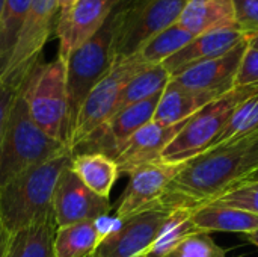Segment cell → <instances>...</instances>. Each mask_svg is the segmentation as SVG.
I'll list each match as a JSON object with an SVG mask.
<instances>
[{"mask_svg": "<svg viewBox=\"0 0 258 257\" xmlns=\"http://www.w3.org/2000/svg\"><path fill=\"white\" fill-rule=\"evenodd\" d=\"M258 179V132L212 147L187 161L163 198L172 206H201Z\"/></svg>", "mask_w": 258, "mask_h": 257, "instance_id": "1", "label": "cell"}, {"mask_svg": "<svg viewBox=\"0 0 258 257\" xmlns=\"http://www.w3.org/2000/svg\"><path fill=\"white\" fill-rule=\"evenodd\" d=\"M73 151L36 164L0 188V223L12 235L53 212V197Z\"/></svg>", "mask_w": 258, "mask_h": 257, "instance_id": "2", "label": "cell"}, {"mask_svg": "<svg viewBox=\"0 0 258 257\" xmlns=\"http://www.w3.org/2000/svg\"><path fill=\"white\" fill-rule=\"evenodd\" d=\"M70 150L67 144L45 135L33 123L21 86L0 139V188L27 168Z\"/></svg>", "mask_w": 258, "mask_h": 257, "instance_id": "3", "label": "cell"}, {"mask_svg": "<svg viewBox=\"0 0 258 257\" xmlns=\"http://www.w3.org/2000/svg\"><path fill=\"white\" fill-rule=\"evenodd\" d=\"M125 3L127 0H119L100 30L76 48L67 59V92L71 130L85 98L115 64V41Z\"/></svg>", "mask_w": 258, "mask_h": 257, "instance_id": "4", "label": "cell"}, {"mask_svg": "<svg viewBox=\"0 0 258 257\" xmlns=\"http://www.w3.org/2000/svg\"><path fill=\"white\" fill-rule=\"evenodd\" d=\"M23 95L33 123L48 136L70 147L71 114L67 92V62L60 58L39 64L26 83Z\"/></svg>", "mask_w": 258, "mask_h": 257, "instance_id": "5", "label": "cell"}, {"mask_svg": "<svg viewBox=\"0 0 258 257\" xmlns=\"http://www.w3.org/2000/svg\"><path fill=\"white\" fill-rule=\"evenodd\" d=\"M255 92H258V85L236 86L195 112L163 150L160 161L168 164H186L209 150L236 108Z\"/></svg>", "mask_w": 258, "mask_h": 257, "instance_id": "6", "label": "cell"}, {"mask_svg": "<svg viewBox=\"0 0 258 257\" xmlns=\"http://www.w3.org/2000/svg\"><path fill=\"white\" fill-rule=\"evenodd\" d=\"M57 0H32L11 55L0 71V80L21 88L41 64V53L53 32Z\"/></svg>", "mask_w": 258, "mask_h": 257, "instance_id": "7", "label": "cell"}, {"mask_svg": "<svg viewBox=\"0 0 258 257\" xmlns=\"http://www.w3.org/2000/svg\"><path fill=\"white\" fill-rule=\"evenodd\" d=\"M189 0H127L115 41V62L136 55L153 36L178 23Z\"/></svg>", "mask_w": 258, "mask_h": 257, "instance_id": "8", "label": "cell"}, {"mask_svg": "<svg viewBox=\"0 0 258 257\" xmlns=\"http://www.w3.org/2000/svg\"><path fill=\"white\" fill-rule=\"evenodd\" d=\"M147 67L151 65H147L138 55L113 64L112 70L92 88L85 98L73 124L70 148H74L83 142L116 112L124 86Z\"/></svg>", "mask_w": 258, "mask_h": 257, "instance_id": "9", "label": "cell"}, {"mask_svg": "<svg viewBox=\"0 0 258 257\" xmlns=\"http://www.w3.org/2000/svg\"><path fill=\"white\" fill-rule=\"evenodd\" d=\"M174 208L163 201L121 221L89 257H144Z\"/></svg>", "mask_w": 258, "mask_h": 257, "instance_id": "10", "label": "cell"}, {"mask_svg": "<svg viewBox=\"0 0 258 257\" xmlns=\"http://www.w3.org/2000/svg\"><path fill=\"white\" fill-rule=\"evenodd\" d=\"M183 165L156 161L128 174V183L115 208V217L124 221L163 203L169 185Z\"/></svg>", "mask_w": 258, "mask_h": 257, "instance_id": "11", "label": "cell"}, {"mask_svg": "<svg viewBox=\"0 0 258 257\" xmlns=\"http://www.w3.org/2000/svg\"><path fill=\"white\" fill-rule=\"evenodd\" d=\"M110 200L103 198L85 186L71 171L70 165L62 171L53 197V214L57 227L94 221L109 215Z\"/></svg>", "mask_w": 258, "mask_h": 257, "instance_id": "12", "label": "cell"}, {"mask_svg": "<svg viewBox=\"0 0 258 257\" xmlns=\"http://www.w3.org/2000/svg\"><path fill=\"white\" fill-rule=\"evenodd\" d=\"M119 0H77L70 12L57 20L59 55L67 62L68 56L85 44L107 20Z\"/></svg>", "mask_w": 258, "mask_h": 257, "instance_id": "13", "label": "cell"}, {"mask_svg": "<svg viewBox=\"0 0 258 257\" xmlns=\"http://www.w3.org/2000/svg\"><path fill=\"white\" fill-rule=\"evenodd\" d=\"M248 47L246 38L225 55L192 65L171 79L190 89L225 94L234 88V79Z\"/></svg>", "mask_w": 258, "mask_h": 257, "instance_id": "14", "label": "cell"}, {"mask_svg": "<svg viewBox=\"0 0 258 257\" xmlns=\"http://www.w3.org/2000/svg\"><path fill=\"white\" fill-rule=\"evenodd\" d=\"M186 121L174 124V126H163V124H157L151 121L145 124L144 127H141L122 145L118 156L115 158L119 174L128 176L135 170L147 164L160 161L163 150L184 127Z\"/></svg>", "mask_w": 258, "mask_h": 257, "instance_id": "15", "label": "cell"}, {"mask_svg": "<svg viewBox=\"0 0 258 257\" xmlns=\"http://www.w3.org/2000/svg\"><path fill=\"white\" fill-rule=\"evenodd\" d=\"M245 39L246 33L239 27H227L206 32L195 36L189 44H186L181 50L168 58L162 65L166 68L171 77H174L192 65L225 55Z\"/></svg>", "mask_w": 258, "mask_h": 257, "instance_id": "16", "label": "cell"}, {"mask_svg": "<svg viewBox=\"0 0 258 257\" xmlns=\"http://www.w3.org/2000/svg\"><path fill=\"white\" fill-rule=\"evenodd\" d=\"M221 95L222 94L212 91L190 89L181 86L180 83L171 79L160 94L153 121L163 126H174L183 123Z\"/></svg>", "mask_w": 258, "mask_h": 257, "instance_id": "17", "label": "cell"}, {"mask_svg": "<svg viewBox=\"0 0 258 257\" xmlns=\"http://www.w3.org/2000/svg\"><path fill=\"white\" fill-rule=\"evenodd\" d=\"M192 223L203 233H242L248 235L258 230V215L213 203L195 206Z\"/></svg>", "mask_w": 258, "mask_h": 257, "instance_id": "18", "label": "cell"}, {"mask_svg": "<svg viewBox=\"0 0 258 257\" xmlns=\"http://www.w3.org/2000/svg\"><path fill=\"white\" fill-rule=\"evenodd\" d=\"M178 24L195 36L227 27H237L231 0H189Z\"/></svg>", "mask_w": 258, "mask_h": 257, "instance_id": "19", "label": "cell"}, {"mask_svg": "<svg viewBox=\"0 0 258 257\" xmlns=\"http://www.w3.org/2000/svg\"><path fill=\"white\" fill-rule=\"evenodd\" d=\"M57 224L54 214H48L36 223L8 236L5 257H54L53 241Z\"/></svg>", "mask_w": 258, "mask_h": 257, "instance_id": "20", "label": "cell"}, {"mask_svg": "<svg viewBox=\"0 0 258 257\" xmlns=\"http://www.w3.org/2000/svg\"><path fill=\"white\" fill-rule=\"evenodd\" d=\"M70 168L85 186L103 198H109L110 191L119 177L115 159L100 153L73 155Z\"/></svg>", "mask_w": 258, "mask_h": 257, "instance_id": "21", "label": "cell"}, {"mask_svg": "<svg viewBox=\"0 0 258 257\" xmlns=\"http://www.w3.org/2000/svg\"><path fill=\"white\" fill-rule=\"evenodd\" d=\"M101 241L95 220L57 227L53 241V254L54 257H89Z\"/></svg>", "mask_w": 258, "mask_h": 257, "instance_id": "22", "label": "cell"}, {"mask_svg": "<svg viewBox=\"0 0 258 257\" xmlns=\"http://www.w3.org/2000/svg\"><path fill=\"white\" fill-rule=\"evenodd\" d=\"M192 209L194 208L183 204L175 206L144 257H166L187 236L198 233L190 218Z\"/></svg>", "mask_w": 258, "mask_h": 257, "instance_id": "23", "label": "cell"}, {"mask_svg": "<svg viewBox=\"0 0 258 257\" xmlns=\"http://www.w3.org/2000/svg\"><path fill=\"white\" fill-rule=\"evenodd\" d=\"M169 80H171V74L166 71V68L162 64L147 67L145 70L138 73L133 79H130V82L124 86L116 106V112L135 103L144 101L156 94H160L165 89V86L169 83Z\"/></svg>", "mask_w": 258, "mask_h": 257, "instance_id": "24", "label": "cell"}, {"mask_svg": "<svg viewBox=\"0 0 258 257\" xmlns=\"http://www.w3.org/2000/svg\"><path fill=\"white\" fill-rule=\"evenodd\" d=\"M194 38V33H190L178 23H175L171 27L157 33L156 36H153L136 55L147 65H160L168 58L181 50L186 44H189Z\"/></svg>", "mask_w": 258, "mask_h": 257, "instance_id": "25", "label": "cell"}, {"mask_svg": "<svg viewBox=\"0 0 258 257\" xmlns=\"http://www.w3.org/2000/svg\"><path fill=\"white\" fill-rule=\"evenodd\" d=\"M258 132V92L242 101L233 115L230 117L228 123L222 129L221 135L212 144V147H219L236 139L245 138L248 135ZM210 147V148H212Z\"/></svg>", "mask_w": 258, "mask_h": 257, "instance_id": "26", "label": "cell"}, {"mask_svg": "<svg viewBox=\"0 0 258 257\" xmlns=\"http://www.w3.org/2000/svg\"><path fill=\"white\" fill-rule=\"evenodd\" d=\"M32 0H5L0 17V71L3 70Z\"/></svg>", "mask_w": 258, "mask_h": 257, "instance_id": "27", "label": "cell"}, {"mask_svg": "<svg viewBox=\"0 0 258 257\" xmlns=\"http://www.w3.org/2000/svg\"><path fill=\"white\" fill-rule=\"evenodd\" d=\"M166 257H228L227 250L219 247L209 233H194L187 236Z\"/></svg>", "mask_w": 258, "mask_h": 257, "instance_id": "28", "label": "cell"}, {"mask_svg": "<svg viewBox=\"0 0 258 257\" xmlns=\"http://www.w3.org/2000/svg\"><path fill=\"white\" fill-rule=\"evenodd\" d=\"M212 203L219 204V206L242 209V211L258 215V179L251 180V182L224 194L222 197L216 198Z\"/></svg>", "mask_w": 258, "mask_h": 257, "instance_id": "29", "label": "cell"}, {"mask_svg": "<svg viewBox=\"0 0 258 257\" xmlns=\"http://www.w3.org/2000/svg\"><path fill=\"white\" fill-rule=\"evenodd\" d=\"M236 12V23L246 35L258 32V0H231Z\"/></svg>", "mask_w": 258, "mask_h": 257, "instance_id": "30", "label": "cell"}, {"mask_svg": "<svg viewBox=\"0 0 258 257\" xmlns=\"http://www.w3.org/2000/svg\"><path fill=\"white\" fill-rule=\"evenodd\" d=\"M251 85H258V48L249 45L239 65L234 79V88L251 86Z\"/></svg>", "mask_w": 258, "mask_h": 257, "instance_id": "31", "label": "cell"}, {"mask_svg": "<svg viewBox=\"0 0 258 257\" xmlns=\"http://www.w3.org/2000/svg\"><path fill=\"white\" fill-rule=\"evenodd\" d=\"M20 89L21 88H14L0 80V139H2L5 126L8 121V117H9V112H11L12 103Z\"/></svg>", "mask_w": 258, "mask_h": 257, "instance_id": "32", "label": "cell"}, {"mask_svg": "<svg viewBox=\"0 0 258 257\" xmlns=\"http://www.w3.org/2000/svg\"><path fill=\"white\" fill-rule=\"evenodd\" d=\"M77 0H57V12H59V18L67 15L70 12V9L74 6Z\"/></svg>", "mask_w": 258, "mask_h": 257, "instance_id": "33", "label": "cell"}, {"mask_svg": "<svg viewBox=\"0 0 258 257\" xmlns=\"http://www.w3.org/2000/svg\"><path fill=\"white\" fill-rule=\"evenodd\" d=\"M8 233L3 229L2 223H0V257H5V251H6V244H8Z\"/></svg>", "mask_w": 258, "mask_h": 257, "instance_id": "34", "label": "cell"}, {"mask_svg": "<svg viewBox=\"0 0 258 257\" xmlns=\"http://www.w3.org/2000/svg\"><path fill=\"white\" fill-rule=\"evenodd\" d=\"M245 238H246V241H248V242H251L252 245H255V247L258 248V230L252 232V233L245 235Z\"/></svg>", "mask_w": 258, "mask_h": 257, "instance_id": "35", "label": "cell"}, {"mask_svg": "<svg viewBox=\"0 0 258 257\" xmlns=\"http://www.w3.org/2000/svg\"><path fill=\"white\" fill-rule=\"evenodd\" d=\"M248 38V44L254 48H258V32L255 33H251V35H246Z\"/></svg>", "mask_w": 258, "mask_h": 257, "instance_id": "36", "label": "cell"}, {"mask_svg": "<svg viewBox=\"0 0 258 257\" xmlns=\"http://www.w3.org/2000/svg\"><path fill=\"white\" fill-rule=\"evenodd\" d=\"M3 6H5V0H0V17H2V12H3Z\"/></svg>", "mask_w": 258, "mask_h": 257, "instance_id": "37", "label": "cell"}]
</instances>
